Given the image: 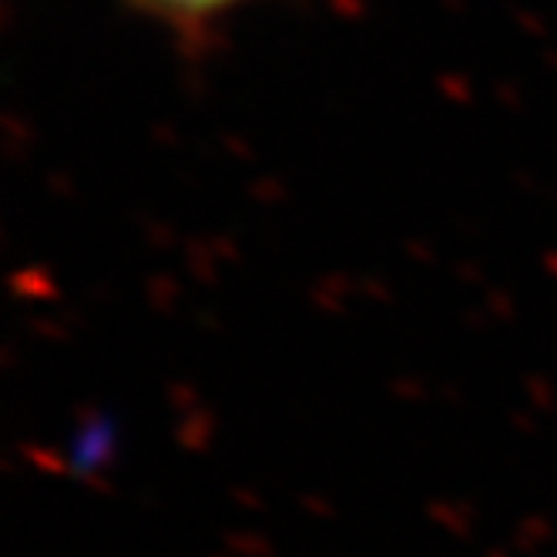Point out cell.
<instances>
[{"mask_svg": "<svg viewBox=\"0 0 557 557\" xmlns=\"http://www.w3.org/2000/svg\"><path fill=\"white\" fill-rule=\"evenodd\" d=\"M128 4L138 14H148L169 27L195 30V27H206V24L232 14L235 8L252 4V0H128Z\"/></svg>", "mask_w": 557, "mask_h": 557, "instance_id": "6da1fadb", "label": "cell"}]
</instances>
